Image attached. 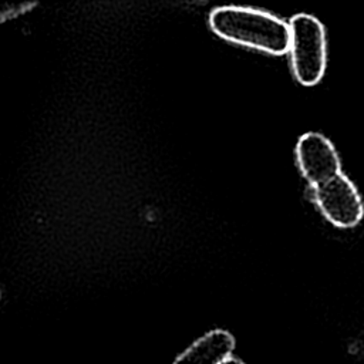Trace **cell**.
Instances as JSON below:
<instances>
[{"label":"cell","mask_w":364,"mask_h":364,"mask_svg":"<svg viewBox=\"0 0 364 364\" xmlns=\"http://www.w3.org/2000/svg\"><path fill=\"white\" fill-rule=\"evenodd\" d=\"M34 6L36 3L30 1H0V23L14 18L28 11Z\"/></svg>","instance_id":"obj_6"},{"label":"cell","mask_w":364,"mask_h":364,"mask_svg":"<svg viewBox=\"0 0 364 364\" xmlns=\"http://www.w3.org/2000/svg\"><path fill=\"white\" fill-rule=\"evenodd\" d=\"M297 168L310 185L318 186L341 173L340 156L330 139L318 132L303 134L294 148Z\"/></svg>","instance_id":"obj_4"},{"label":"cell","mask_w":364,"mask_h":364,"mask_svg":"<svg viewBox=\"0 0 364 364\" xmlns=\"http://www.w3.org/2000/svg\"><path fill=\"white\" fill-rule=\"evenodd\" d=\"M289 50L291 71L304 87L318 84L327 67V37L323 23L313 14L299 13L289 21Z\"/></svg>","instance_id":"obj_2"},{"label":"cell","mask_w":364,"mask_h":364,"mask_svg":"<svg viewBox=\"0 0 364 364\" xmlns=\"http://www.w3.org/2000/svg\"><path fill=\"white\" fill-rule=\"evenodd\" d=\"M233 336L222 328L212 330L181 353L173 364H220L232 355Z\"/></svg>","instance_id":"obj_5"},{"label":"cell","mask_w":364,"mask_h":364,"mask_svg":"<svg viewBox=\"0 0 364 364\" xmlns=\"http://www.w3.org/2000/svg\"><path fill=\"white\" fill-rule=\"evenodd\" d=\"M209 26L220 38L270 55L289 50V23L255 7L222 6L210 11Z\"/></svg>","instance_id":"obj_1"},{"label":"cell","mask_w":364,"mask_h":364,"mask_svg":"<svg viewBox=\"0 0 364 364\" xmlns=\"http://www.w3.org/2000/svg\"><path fill=\"white\" fill-rule=\"evenodd\" d=\"M311 198L327 222L340 229L357 226L364 215V203L357 186L343 172L310 188Z\"/></svg>","instance_id":"obj_3"},{"label":"cell","mask_w":364,"mask_h":364,"mask_svg":"<svg viewBox=\"0 0 364 364\" xmlns=\"http://www.w3.org/2000/svg\"><path fill=\"white\" fill-rule=\"evenodd\" d=\"M220 364H245V363H243L242 360H239V358L230 355V357H228L226 360H223Z\"/></svg>","instance_id":"obj_7"}]
</instances>
